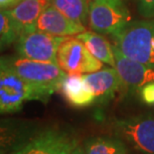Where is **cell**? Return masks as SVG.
<instances>
[{
	"instance_id": "obj_23",
	"label": "cell",
	"mask_w": 154,
	"mask_h": 154,
	"mask_svg": "<svg viewBox=\"0 0 154 154\" xmlns=\"http://www.w3.org/2000/svg\"><path fill=\"white\" fill-rule=\"evenodd\" d=\"M93 1H100V2H109L112 4H124L123 0H93Z\"/></svg>"
},
{
	"instance_id": "obj_2",
	"label": "cell",
	"mask_w": 154,
	"mask_h": 154,
	"mask_svg": "<svg viewBox=\"0 0 154 154\" xmlns=\"http://www.w3.org/2000/svg\"><path fill=\"white\" fill-rule=\"evenodd\" d=\"M79 144L74 129L48 125L35 131L9 154H69Z\"/></svg>"
},
{
	"instance_id": "obj_9",
	"label": "cell",
	"mask_w": 154,
	"mask_h": 154,
	"mask_svg": "<svg viewBox=\"0 0 154 154\" xmlns=\"http://www.w3.org/2000/svg\"><path fill=\"white\" fill-rule=\"evenodd\" d=\"M112 48L114 69L120 78L122 87L133 91L140 90L149 83H154V67L131 60L116 46H112Z\"/></svg>"
},
{
	"instance_id": "obj_16",
	"label": "cell",
	"mask_w": 154,
	"mask_h": 154,
	"mask_svg": "<svg viewBox=\"0 0 154 154\" xmlns=\"http://www.w3.org/2000/svg\"><path fill=\"white\" fill-rule=\"evenodd\" d=\"M86 154H128V145L116 136H94L83 144Z\"/></svg>"
},
{
	"instance_id": "obj_20",
	"label": "cell",
	"mask_w": 154,
	"mask_h": 154,
	"mask_svg": "<svg viewBox=\"0 0 154 154\" xmlns=\"http://www.w3.org/2000/svg\"><path fill=\"white\" fill-rule=\"evenodd\" d=\"M140 97L148 106H154V83H149L140 88Z\"/></svg>"
},
{
	"instance_id": "obj_14",
	"label": "cell",
	"mask_w": 154,
	"mask_h": 154,
	"mask_svg": "<svg viewBox=\"0 0 154 154\" xmlns=\"http://www.w3.org/2000/svg\"><path fill=\"white\" fill-rule=\"evenodd\" d=\"M60 91L67 103L75 107L88 106L94 103L93 91L85 81L84 75L66 74Z\"/></svg>"
},
{
	"instance_id": "obj_5",
	"label": "cell",
	"mask_w": 154,
	"mask_h": 154,
	"mask_svg": "<svg viewBox=\"0 0 154 154\" xmlns=\"http://www.w3.org/2000/svg\"><path fill=\"white\" fill-rule=\"evenodd\" d=\"M46 103L43 96L16 75L0 69V114H10L22 109L26 101Z\"/></svg>"
},
{
	"instance_id": "obj_22",
	"label": "cell",
	"mask_w": 154,
	"mask_h": 154,
	"mask_svg": "<svg viewBox=\"0 0 154 154\" xmlns=\"http://www.w3.org/2000/svg\"><path fill=\"white\" fill-rule=\"evenodd\" d=\"M69 154H86L84 149V146L82 144H78L76 147H74L73 149L71 150Z\"/></svg>"
},
{
	"instance_id": "obj_13",
	"label": "cell",
	"mask_w": 154,
	"mask_h": 154,
	"mask_svg": "<svg viewBox=\"0 0 154 154\" xmlns=\"http://www.w3.org/2000/svg\"><path fill=\"white\" fill-rule=\"evenodd\" d=\"M84 79L93 91L96 99L94 103H107L122 86L119 74L113 67L85 74Z\"/></svg>"
},
{
	"instance_id": "obj_3",
	"label": "cell",
	"mask_w": 154,
	"mask_h": 154,
	"mask_svg": "<svg viewBox=\"0 0 154 154\" xmlns=\"http://www.w3.org/2000/svg\"><path fill=\"white\" fill-rule=\"evenodd\" d=\"M113 37L116 46L126 57L154 67V19L130 21Z\"/></svg>"
},
{
	"instance_id": "obj_1",
	"label": "cell",
	"mask_w": 154,
	"mask_h": 154,
	"mask_svg": "<svg viewBox=\"0 0 154 154\" xmlns=\"http://www.w3.org/2000/svg\"><path fill=\"white\" fill-rule=\"evenodd\" d=\"M0 69L16 75L37 90L49 100L55 91L60 90L66 72L58 64L30 60L20 56H0Z\"/></svg>"
},
{
	"instance_id": "obj_10",
	"label": "cell",
	"mask_w": 154,
	"mask_h": 154,
	"mask_svg": "<svg viewBox=\"0 0 154 154\" xmlns=\"http://www.w3.org/2000/svg\"><path fill=\"white\" fill-rule=\"evenodd\" d=\"M38 127L34 121L27 119H0V154L12 152Z\"/></svg>"
},
{
	"instance_id": "obj_7",
	"label": "cell",
	"mask_w": 154,
	"mask_h": 154,
	"mask_svg": "<svg viewBox=\"0 0 154 154\" xmlns=\"http://www.w3.org/2000/svg\"><path fill=\"white\" fill-rule=\"evenodd\" d=\"M66 37H59L36 29L19 35L15 50L20 57L57 64V52Z\"/></svg>"
},
{
	"instance_id": "obj_8",
	"label": "cell",
	"mask_w": 154,
	"mask_h": 154,
	"mask_svg": "<svg viewBox=\"0 0 154 154\" xmlns=\"http://www.w3.org/2000/svg\"><path fill=\"white\" fill-rule=\"evenodd\" d=\"M91 28L99 34L116 35L130 22V15L124 4L91 1L88 6Z\"/></svg>"
},
{
	"instance_id": "obj_11",
	"label": "cell",
	"mask_w": 154,
	"mask_h": 154,
	"mask_svg": "<svg viewBox=\"0 0 154 154\" xmlns=\"http://www.w3.org/2000/svg\"><path fill=\"white\" fill-rule=\"evenodd\" d=\"M37 29L59 37L75 36L86 31V27L84 25L72 21L61 11H59L51 2L39 17Z\"/></svg>"
},
{
	"instance_id": "obj_19",
	"label": "cell",
	"mask_w": 154,
	"mask_h": 154,
	"mask_svg": "<svg viewBox=\"0 0 154 154\" xmlns=\"http://www.w3.org/2000/svg\"><path fill=\"white\" fill-rule=\"evenodd\" d=\"M138 11L143 17H154V0H136Z\"/></svg>"
},
{
	"instance_id": "obj_17",
	"label": "cell",
	"mask_w": 154,
	"mask_h": 154,
	"mask_svg": "<svg viewBox=\"0 0 154 154\" xmlns=\"http://www.w3.org/2000/svg\"><path fill=\"white\" fill-rule=\"evenodd\" d=\"M59 11L72 21L84 25L88 18V0H50Z\"/></svg>"
},
{
	"instance_id": "obj_6",
	"label": "cell",
	"mask_w": 154,
	"mask_h": 154,
	"mask_svg": "<svg viewBox=\"0 0 154 154\" xmlns=\"http://www.w3.org/2000/svg\"><path fill=\"white\" fill-rule=\"evenodd\" d=\"M57 64L67 74L85 75L103 68V63L94 57L86 45L72 36L65 38L59 46Z\"/></svg>"
},
{
	"instance_id": "obj_18",
	"label": "cell",
	"mask_w": 154,
	"mask_h": 154,
	"mask_svg": "<svg viewBox=\"0 0 154 154\" xmlns=\"http://www.w3.org/2000/svg\"><path fill=\"white\" fill-rule=\"evenodd\" d=\"M19 35L10 17L4 10H0V51L16 42Z\"/></svg>"
},
{
	"instance_id": "obj_12",
	"label": "cell",
	"mask_w": 154,
	"mask_h": 154,
	"mask_svg": "<svg viewBox=\"0 0 154 154\" xmlns=\"http://www.w3.org/2000/svg\"><path fill=\"white\" fill-rule=\"evenodd\" d=\"M50 0H21L9 10H4L14 24L18 35L37 29L38 19Z\"/></svg>"
},
{
	"instance_id": "obj_4",
	"label": "cell",
	"mask_w": 154,
	"mask_h": 154,
	"mask_svg": "<svg viewBox=\"0 0 154 154\" xmlns=\"http://www.w3.org/2000/svg\"><path fill=\"white\" fill-rule=\"evenodd\" d=\"M113 135L139 154H154V116H134L112 121Z\"/></svg>"
},
{
	"instance_id": "obj_21",
	"label": "cell",
	"mask_w": 154,
	"mask_h": 154,
	"mask_svg": "<svg viewBox=\"0 0 154 154\" xmlns=\"http://www.w3.org/2000/svg\"><path fill=\"white\" fill-rule=\"evenodd\" d=\"M20 1L21 0H0V10H9Z\"/></svg>"
},
{
	"instance_id": "obj_15",
	"label": "cell",
	"mask_w": 154,
	"mask_h": 154,
	"mask_svg": "<svg viewBox=\"0 0 154 154\" xmlns=\"http://www.w3.org/2000/svg\"><path fill=\"white\" fill-rule=\"evenodd\" d=\"M77 38L86 45V47L93 54L94 57H96L101 63L107 64L114 68L113 48L103 36H100L97 32L94 33L91 31H85L77 35Z\"/></svg>"
}]
</instances>
